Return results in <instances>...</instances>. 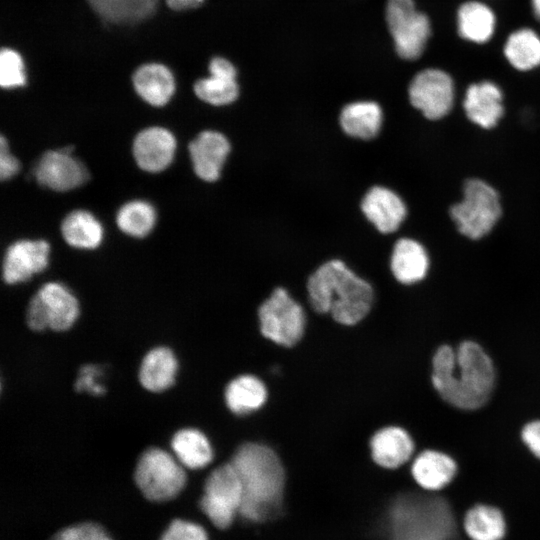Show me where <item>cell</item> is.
I'll return each mask as SVG.
<instances>
[{
	"label": "cell",
	"mask_w": 540,
	"mask_h": 540,
	"mask_svg": "<svg viewBox=\"0 0 540 540\" xmlns=\"http://www.w3.org/2000/svg\"><path fill=\"white\" fill-rule=\"evenodd\" d=\"M431 383L440 398L453 408L474 411L491 398L496 385V368L485 348L474 340L457 347L442 344L431 360Z\"/></svg>",
	"instance_id": "1"
},
{
	"label": "cell",
	"mask_w": 540,
	"mask_h": 540,
	"mask_svg": "<svg viewBox=\"0 0 540 540\" xmlns=\"http://www.w3.org/2000/svg\"><path fill=\"white\" fill-rule=\"evenodd\" d=\"M231 463L242 484L241 516L254 523L278 517L282 512L285 471L276 452L267 445L248 442L237 449Z\"/></svg>",
	"instance_id": "2"
},
{
	"label": "cell",
	"mask_w": 540,
	"mask_h": 540,
	"mask_svg": "<svg viewBox=\"0 0 540 540\" xmlns=\"http://www.w3.org/2000/svg\"><path fill=\"white\" fill-rule=\"evenodd\" d=\"M306 287L314 311L329 313L341 325L360 322L374 301L372 286L338 259L320 265L308 278Z\"/></svg>",
	"instance_id": "3"
},
{
	"label": "cell",
	"mask_w": 540,
	"mask_h": 540,
	"mask_svg": "<svg viewBox=\"0 0 540 540\" xmlns=\"http://www.w3.org/2000/svg\"><path fill=\"white\" fill-rule=\"evenodd\" d=\"M385 530L388 540H448L456 535L457 525L445 498L406 493L389 506Z\"/></svg>",
	"instance_id": "4"
},
{
	"label": "cell",
	"mask_w": 540,
	"mask_h": 540,
	"mask_svg": "<svg viewBox=\"0 0 540 540\" xmlns=\"http://www.w3.org/2000/svg\"><path fill=\"white\" fill-rule=\"evenodd\" d=\"M134 481L141 494L151 502L176 498L187 481L184 466L167 451L152 447L139 457Z\"/></svg>",
	"instance_id": "5"
},
{
	"label": "cell",
	"mask_w": 540,
	"mask_h": 540,
	"mask_svg": "<svg viewBox=\"0 0 540 540\" xmlns=\"http://www.w3.org/2000/svg\"><path fill=\"white\" fill-rule=\"evenodd\" d=\"M498 192L480 179L464 184L463 199L450 208V215L459 232L471 239L488 234L501 216Z\"/></svg>",
	"instance_id": "6"
},
{
	"label": "cell",
	"mask_w": 540,
	"mask_h": 540,
	"mask_svg": "<svg viewBox=\"0 0 540 540\" xmlns=\"http://www.w3.org/2000/svg\"><path fill=\"white\" fill-rule=\"evenodd\" d=\"M257 315L262 336L277 345L293 347L304 335L305 312L282 287L275 288L263 301Z\"/></svg>",
	"instance_id": "7"
},
{
	"label": "cell",
	"mask_w": 540,
	"mask_h": 540,
	"mask_svg": "<svg viewBox=\"0 0 540 540\" xmlns=\"http://www.w3.org/2000/svg\"><path fill=\"white\" fill-rule=\"evenodd\" d=\"M243 490L232 463L218 466L207 477L199 507L219 529L228 528L240 511Z\"/></svg>",
	"instance_id": "8"
},
{
	"label": "cell",
	"mask_w": 540,
	"mask_h": 540,
	"mask_svg": "<svg viewBox=\"0 0 540 540\" xmlns=\"http://www.w3.org/2000/svg\"><path fill=\"white\" fill-rule=\"evenodd\" d=\"M386 21L397 54L406 60L418 59L431 34L428 17L416 9L413 0H388Z\"/></svg>",
	"instance_id": "9"
},
{
	"label": "cell",
	"mask_w": 540,
	"mask_h": 540,
	"mask_svg": "<svg viewBox=\"0 0 540 540\" xmlns=\"http://www.w3.org/2000/svg\"><path fill=\"white\" fill-rule=\"evenodd\" d=\"M27 313L35 324L60 332L68 330L76 322L79 303L63 284L48 282L33 295Z\"/></svg>",
	"instance_id": "10"
},
{
	"label": "cell",
	"mask_w": 540,
	"mask_h": 540,
	"mask_svg": "<svg viewBox=\"0 0 540 540\" xmlns=\"http://www.w3.org/2000/svg\"><path fill=\"white\" fill-rule=\"evenodd\" d=\"M409 99L426 118L440 119L447 115L453 106L452 78L440 69H425L412 79L409 85Z\"/></svg>",
	"instance_id": "11"
},
{
	"label": "cell",
	"mask_w": 540,
	"mask_h": 540,
	"mask_svg": "<svg viewBox=\"0 0 540 540\" xmlns=\"http://www.w3.org/2000/svg\"><path fill=\"white\" fill-rule=\"evenodd\" d=\"M72 151L73 147L69 145L44 152L33 170L38 184L58 192L70 191L84 184L88 172Z\"/></svg>",
	"instance_id": "12"
},
{
	"label": "cell",
	"mask_w": 540,
	"mask_h": 540,
	"mask_svg": "<svg viewBox=\"0 0 540 540\" xmlns=\"http://www.w3.org/2000/svg\"><path fill=\"white\" fill-rule=\"evenodd\" d=\"M50 246L42 239H23L13 242L5 251L2 276L7 284L29 280L48 266Z\"/></svg>",
	"instance_id": "13"
},
{
	"label": "cell",
	"mask_w": 540,
	"mask_h": 540,
	"mask_svg": "<svg viewBox=\"0 0 540 540\" xmlns=\"http://www.w3.org/2000/svg\"><path fill=\"white\" fill-rule=\"evenodd\" d=\"M176 139L166 128L153 126L141 130L132 143V154L138 167L149 173L166 169L173 161Z\"/></svg>",
	"instance_id": "14"
},
{
	"label": "cell",
	"mask_w": 540,
	"mask_h": 540,
	"mask_svg": "<svg viewBox=\"0 0 540 540\" xmlns=\"http://www.w3.org/2000/svg\"><path fill=\"white\" fill-rule=\"evenodd\" d=\"M230 149V143L222 133L214 130L200 132L188 144L194 173L205 182L218 180Z\"/></svg>",
	"instance_id": "15"
},
{
	"label": "cell",
	"mask_w": 540,
	"mask_h": 540,
	"mask_svg": "<svg viewBox=\"0 0 540 540\" xmlns=\"http://www.w3.org/2000/svg\"><path fill=\"white\" fill-rule=\"evenodd\" d=\"M361 210L365 217L384 234L396 231L406 217V206L392 190L373 186L361 201Z\"/></svg>",
	"instance_id": "16"
},
{
	"label": "cell",
	"mask_w": 540,
	"mask_h": 540,
	"mask_svg": "<svg viewBox=\"0 0 540 540\" xmlns=\"http://www.w3.org/2000/svg\"><path fill=\"white\" fill-rule=\"evenodd\" d=\"M458 465L455 459L440 450L426 449L420 452L411 465L415 482L428 492L447 487L456 477Z\"/></svg>",
	"instance_id": "17"
},
{
	"label": "cell",
	"mask_w": 540,
	"mask_h": 540,
	"mask_svg": "<svg viewBox=\"0 0 540 540\" xmlns=\"http://www.w3.org/2000/svg\"><path fill=\"white\" fill-rule=\"evenodd\" d=\"M373 461L386 469H396L410 460L415 443L407 430L400 426L383 427L370 439Z\"/></svg>",
	"instance_id": "18"
},
{
	"label": "cell",
	"mask_w": 540,
	"mask_h": 540,
	"mask_svg": "<svg viewBox=\"0 0 540 540\" xmlns=\"http://www.w3.org/2000/svg\"><path fill=\"white\" fill-rule=\"evenodd\" d=\"M210 76L194 84V92L202 101L221 106L234 102L239 95L236 69L228 60L215 57L209 64Z\"/></svg>",
	"instance_id": "19"
},
{
	"label": "cell",
	"mask_w": 540,
	"mask_h": 540,
	"mask_svg": "<svg viewBox=\"0 0 540 540\" xmlns=\"http://www.w3.org/2000/svg\"><path fill=\"white\" fill-rule=\"evenodd\" d=\"M503 97L500 88L490 81H482L468 87L463 107L470 121L489 129L503 115Z\"/></svg>",
	"instance_id": "20"
},
{
	"label": "cell",
	"mask_w": 540,
	"mask_h": 540,
	"mask_svg": "<svg viewBox=\"0 0 540 540\" xmlns=\"http://www.w3.org/2000/svg\"><path fill=\"white\" fill-rule=\"evenodd\" d=\"M390 267L395 279L411 285L421 281L427 274L429 259L424 247L409 238L399 239L392 251Z\"/></svg>",
	"instance_id": "21"
},
{
	"label": "cell",
	"mask_w": 540,
	"mask_h": 540,
	"mask_svg": "<svg viewBox=\"0 0 540 540\" xmlns=\"http://www.w3.org/2000/svg\"><path fill=\"white\" fill-rule=\"evenodd\" d=\"M178 370V362L167 347L151 349L143 358L139 369L141 385L151 392H162L170 388Z\"/></svg>",
	"instance_id": "22"
},
{
	"label": "cell",
	"mask_w": 540,
	"mask_h": 540,
	"mask_svg": "<svg viewBox=\"0 0 540 540\" xmlns=\"http://www.w3.org/2000/svg\"><path fill=\"white\" fill-rule=\"evenodd\" d=\"M137 94L153 106H163L175 90L173 75L162 64L151 63L139 67L132 78Z\"/></svg>",
	"instance_id": "23"
},
{
	"label": "cell",
	"mask_w": 540,
	"mask_h": 540,
	"mask_svg": "<svg viewBox=\"0 0 540 540\" xmlns=\"http://www.w3.org/2000/svg\"><path fill=\"white\" fill-rule=\"evenodd\" d=\"M383 120L381 107L372 101H358L343 107L339 116L345 134L361 140H370L380 131Z\"/></svg>",
	"instance_id": "24"
},
{
	"label": "cell",
	"mask_w": 540,
	"mask_h": 540,
	"mask_svg": "<svg viewBox=\"0 0 540 540\" xmlns=\"http://www.w3.org/2000/svg\"><path fill=\"white\" fill-rule=\"evenodd\" d=\"M228 409L236 415H244L261 408L267 399L265 384L256 376L244 374L232 379L224 392Z\"/></svg>",
	"instance_id": "25"
},
{
	"label": "cell",
	"mask_w": 540,
	"mask_h": 540,
	"mask_svg": "<svg viewBox=\"0 0 540 540\" xmlns=\"http://www.w3.org/2000/svg\"><path fill=\"white\" fill-rule=\"evenodd\" d=\"M463 529L471 540H503L507 526L499 508L479 503L466 511Z\"/></svg>",
	"instance_id": "26"
},
{
	"label": "cell",
	"mask_w": 540,
	"mask_h": 540,
	"mask_svg": "<svg viewBox=\"0 0 540 540\" xmlns=\"http://www.w3.org/2000/svg\"><path fill=\"white\" fill-rule=\"evenodd\" d=\"M177 460L188 469H201L213 459L212 446L204 433L194 428L178 430L171 439Z\"/></svg>",
	"instance_id": "27"
},
{
	"label": "cell",
	"mask_w": 540,
	"mask_h": 540,
	"mask_svg": "<svg viewBox=\"0 0 540 540\" xmlns=\"http://www.w3.org/2000/svg\"><path fill=\"white\" fill-rule=\"evenodd\" d=\"M495 15L485 4L478 1L463 3L457 12L459 35L470 42L484 43L495 31Z\"/></svg>",
	"instance_id": "28"
},
{
	"label": "cell",
	"mask_w": 540,
	"mask_h": 540,
	"mask_svg": "<svg viewBox=\"0 0 540 540\" xmlns=\"http://www.w3.org/2000/svg\"><path fill=\"white\" fill-rule=\"evenodd\" d=\"M65 242L74 248L94 249L103 239L101 223L86 210H74L68 213L60 226Z\"/></svg>",
	"instance_id": "29"
},
{
	"label": "cell",
	"mask_w": 540,
	"mask_h": 540,
	"mask_svg": "<svg viewBox=\"0 0 540 540\" xmlns=\"http://www.w3.org/2000/svg\"><path fill=\"white\" fill-rule=\"evenodd\" d=\"M93 10L105 21L115 24H133L150 17L157 0H87Z\"/></svg>",
	"instance_id": "30"
},
{
	"label": "cell",
	"mask_w": 540,
	"mask_h": 540,
	"mask_svg": "<svg viewBox=\"0 0 540 540\" xmlns=\"http://www.w3.org/2000/svg\"><path fill=\"white\" fill-rule=\"evenodd\" d=\"M504 54L517 70H531L540 65V37L531 29H519L508 37Z\"/></svg>",
	"instance_id": "31"
},
{
	"label": "cell",
	"mask_w": 540,
	"mask_h": 540,
	"mask_svg": "<svg viewBox=\"0 0 540 540\" xmlns=\"http://www.w3.org/2000/svg\"><path fill=\"white\" fill-rule=\"evenodd\" d=\"M156 222L154 207L143 200H133L120 207L116 214V224L125 234L142 238L148 235Z\"/></svg>",
	"instance_id": "32"
},
{
	"label": "cell",
	"mask_w": 540,
	"mask_h": 540,
	"mask_svg": "<svg viewBox=\"0 0 540 540\" xmlns=\"http://www.w3.org/2000/svg\"><path fill=\"white\" fill-rule=\"evenodd\" d=\"M0 84L3 88H14L25 84L23 61L12 49L4 48L1 51Z\"/></svg>",
	"instance_id": "33"
},
{
	"label": "cell",
	"mask_w": 540,
	"mask_h": 540,
	"mask_svg": "<svg viewBox=\"0 0 540 540\" xmlns=\"http://www.w3.org/2000/svg\"><path fill=\"white\" fill-rule=\"evenodd\" d=\"M49 540H112V538L102 525L93 521H83L63 527Z\"/></svg>",
	"instance_id": "34"
},
{
	"label": "cell",
	"mask_w": 540,
	"mask_h": 540,
	"mask_svg": "<svg viewBox=\"0 0 540 540\" xmlns=\"http://www.w3.org/2000/svg\"><path fill=\"white\" fill-rule=\"evenodd\" d=\"M159 540H209L206 530L199 524L185 519L172 520Z\"/></svg>",
	"instance_id": "35"
},
{
	"label": "cell",
	"mask_w": 540,
	"mask_h": 540,
	"mask_svg": "<svg viewBox=\"0 0 540 540\" xmlns=\"http://www.w3.org/2000/svg\"><path fill=\"white\" fill-rule=\"evenodd\" d=\"M100 374V370L95 366L87 365L82 367L75 383L77 391H86L93 395L103 394L104 388L98 382Z\"/></svg>",
	"instance_id": "36"
},
{
	"label": "cell",
	"mask_w": 540,
	"mask_h": 540,
	"mask_svg": "<svg viewBox=\"0 0 540 540\" xmlns=\"http://www.w3.org/2000/svg\"><path fill=\"white\" fill-rule=\"evenodd\" d=\"M20 170L18 159L9 150V145L4 135L0 136V179L8 180Z\"/></svg>",
	"instance_id": "37"
},
{
	"label": "cell",
	"mask_w": 540,
	"mask_h": 540,
	"mask_svg": "<svg viewBox=\"0 0 540 540\" xmlns=\"http://www.w3.org/2000/svg\"><path fill=\"white\" fill-rule=\"evenodd\" d=\"M520 437L531 454L540 460V419L525 423L521 428Z\"/></svg>",
	"instance_id": "38"
},
{
	"label": "cell",
	"mask_w": 540,
	"mask_h": 540,
	"mask_svg": "<svg viewBox=\"0 0 540 540\" xmlns=\"http://www.w3.org/2000/svg\"><path fill=\"white\" fill-rule=\"evenodd\" d=\"M167 5L173 10H186L197 7L203 0H165Z\"/></svg>",
	"instance_id": "39"
},
{
	"label": "cell",
	"mask_w": 540,
	"mask_h": 540,
	"mask_svg": "<svg viewBox=\"0 0 540 540\" xmlns=\"http://www.w3.org/2000/svg\"><path fill=\"white\" fill-rule=\"evenodd\" d=\"M535 16L540 20V0H531Z\"/></svg>",
	"instance_id": "40"
}]
</instances>
